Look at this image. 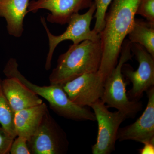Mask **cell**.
<instances>
[{
	"label": "cell",
	"mask_w": 154,
	"mask_h": 154,
	"mask_svg": "<svg viewBox=\"0 0 154 154\" xmlns=\"http://www.w3.org/2000/svg\"><path fill=\"white\" fill-rule=\"evenodd\" d=\"M141 0H113L99 33L102 57L99 71L105 80L116 66L122 43L134 24Z\"/></svg>",
	"instance_id": "cell-1"
},
{
	"label": "cell",
	"mask_w": 154,
	"mask_h": 154,
	"mask_svg": "<svg viewBox=\"0 0 154 154\" xmlns=\"http://www.w3.org/2000/svg\"><path fill=\"white\" fill-rule=\"evenodd\" d=\"M102 57L100 39L71 45L59 57L57 66L50 75V83L62 85L85 74L97 72Z\"/></svg>",
	"instance_id": "cell-2"
},
{
	"label": "cell",
	"mask_w": 154,
	"mask_h": 154,
	"mask_svg": "<svg viewBox=\"0 0 154 154\" xmlns=\"http://www.w3.org/2000/svg\"><path fill=\"white\" fill-rule=\"evenodd\" d=\"M18 67L17 60L10 59L3 70L4 74L7 78H17L35 94L45 99L51 109L58 115L75 121H96L94 112L71 101L61 85L50 84L49 86H40L33 84L22 75Z\"/></svg>",
	"instance_id": "cell-3"
},
{
	"label": "cell",
	"mask_w": 154,
	"mask_h": 154,
	"mask_svg": "<svg viewBox=\"0 0 154 154\" xmlns=\"http://www.w3.org/2000/svg\"><path fill=\"white\" fill-rule=\"evenodd\" d=\"M131 52V42L124 40L118 63L104 82V92L101 99L108 108H115L126 116L127 118L134 119L142 110V103L130 100L127 94V82L122 72V66L132 58Z\"/></svg>",
	"instance_id": "cell-4"
},
{
	"label": "cell",
	"mask_w": 154,
	"mask_h": 154,
	"mask_svg": "<svg viewBox=\"0 0 154 154\" xmlns=\"http://www.w3.org/2000/svg\"><path fill=\"white\" fill-rule=\"evenodd\" d=\"M96 5L93 1L88 11L85 14H74L70 19L66 30L62 34L55 36L51 33L48 28L45 19L41 17V22L47 33L49 49L45 63V69L48 70L51 67V60L58 45L65 40H71L73 44H78L85 40L97 41L100 39V35L94 30H91V21L96 11Z\"/></svg>",
	"instance_id": "cell-5"
},
{
	"label": "cell",
	"mask_w": 154,
	"mask_h": 154,
	"mask_svg": "<svg viewBox=\"0 0 154 154\" xmlns=\"http://www.w3.org/2000/svg\"><path fill=\"white\" fill-rule=\"evenodd\" d=\"M27 143L30 154H65L69 146L66 133L48 110Z\"/></svg>",
	"instance_id": "cell-6"
},
{
	"label": "cell",
	"mask_w": 154,
	"mask_h": 154,
	"mask_svg": "<svg viewBox=\"0 0 154 154\" xmlns=\"http://www.w3.org/2000/svg\"><path fill=\"white\" fill-rule=\"evenodd\" d=\"M95 114L98 131L96 143L92 146L93 154H110L115 151L117 135L120 125L126 116L117 110L111 112L101 99L90 106Z\"/></svg>",
	"instance_id": "cell-7"
},
{
	"label": "cell",
	"mask_w": 154,
	"mask_h": 154,
	"mask_svg": "<svg viewBox=\"0 0 154 154\" xmlns=\"http://www.w3.org/2000/svg\"><path fill=\"white\" fill-rule=\"evenodd\" d=\"M131 51L138 62V67L134 71L131 65L125 63L122 72L132 84V88L127 93L128 98L131 101H139L144 93L154 86V57L137 43H131Z\"/></svg>",
	"instance_id": "cell-8"
},
{
	"label": "cell",
	"mask_w": 154,
	"mask_h": 154,
	"mask_svg": "<svg viewBox=\"0 0 154 154\" xmlns=\"http://www.w3.org/2000/svg\"><path fill=\"white\" fill-rule=\"evenodd\" d=\"M105 80L99 71L80 75L62 87L71 101L82 107H90L101 99Z\"/></svg>",
	"instance_id": "cell-9"
},
{
	"label": "cell",
	"mask_w": 154,
	"mask_h": 154,
	"mask_svg": "<svg viewBox=\"0 0 154 154\" xmlns=\"http://www.w3.org/2000/svg\"><path fill=\"white\" fill-rule=\"evenodd\" d=\"M93 2L92 0H32L29 2L28 13H36L45 9L50 12L46 18L48 22L64 25L80 10L89 8Z\"/></svg>",
	"instance_id": "cell-10"
},
{
	"label": "cell",
	"mask_w": 154,
	"mask_h": 154,
	"mask_svg": "<svg viewBox=\"0 0 154 154\" xmlns=\"http://www.w3.org/2000/svg\"><path fill=\"white\" fill-rule=\"evenodd\" d=\"M146 93L148 102L143 113L134 123L119 128L117 140H133L143 143L154 139V86Z\"/></svg>",
	"instance_id": "cell-11"
},
{
	"label": "cell",
	"mask_w": 154,
	"mask_h": 154,
	"mask_svg": "<svg viewBox=\"0 0 154 154\" xmlns=\"http://www.w3.org/2000/svg\"><path fill=\"white\" fill-rule=\"evenodd\" d=\"M3 91L14 112L37 106L42 100L17 78L8 77L2 80Z\"/></svg>",
	"instance_id": "cell-12"
},
{
	"label": "cell",
	"mask_w": 154,
	"mask_h": 154,
	"mask_svg": "<svg viewBox=\"0 0 154 154\" xmlns=\"http://www.w3.org/2000/svg\"><path fill=\"white\" fill-rule=\"evenodd\" d=\"M29 4V0H0V17L5 19L7 30L11 36H22Z\"/></svg>",
	"instance_id": "cell-13"
},
{
	"label": "cell",
	"mask_w": 154,
	"mask_h": 154,
	"mask_svg": "<svg viewBox=\"0 0 154 154\" xmlns=\"http://www.w3.org/2000/svg\"><path fill=\"white\" fill-rule=\"evenodd\" d=\"M48 110L47 105L43 102L35 107L16 112L14 124L17 136L29 140L38 129Z\"/></svg>",
	"instance_id": "cell-14"
},
{
	"label": "cell",
	"mask_w": 154,
	"mask_h": 154,
	"mask_svg": "<svg viewBox=\"0 0 154 154\" xmlns=\"http://www.w3.org/2000/svg\"><path fill=\"white\" fill-rule=\"evenodd\" d=\"M128 35L131 43L143 46L154 57V23L143 19H135Z\"/></svg>",
	"instance_id": "cell-15"
},
{
	"label": "cell",
	"mask_w": 154,
	"mask_h": 154,
	"mask_svg": "<svg viewBox=\"0 0 154 154\" xmlns=\"http://www.w3.org/2000/svg\"><path fill=\"white\" fill-rule=\"evenodd\" d=\"M0 78V124L14 138L17 137L14 124L15 112L3 91Z\"/></svg>",
	"instance_id": "cell-16"
},
{
	"label": "cell",
	"mask_w": 154,
	"mask_h": 154,
	"mask_svg": "<svg viewBox=\"0 0 154 154\" xmlns=\"http://www.w3.org/2000/svg\"><path fill=\"white\" fill-rule=\"evenodd\" d=\"M113 0H94L96 5V23L94 30L96 33H99L102 31L105 25V15L109 5Z\"/></svg>",
	"instance_id": "cell-17"
},
{
	"label": "cell",
	"mask_w": 154,
	"mask_h": 154,
	"mask_svg": "<svg viewBox=\"0 0 154 154\" xmlns=\"http://www.w3.org/2000/svg\"><path fill=\"white\" fill-rule=\"evenodd\" d=\"M136 14L142 16L149 22L154 23V0H141Z\"/></svg>",
	"instance_id": "cell-18"
},
{
	"label": "cell",
	"mask_w": 154,
	"mask_h": 154,
	"mask_svg": "<svg viewBox=\"0 0 154 154\" xmlns=\"http://www.w3.org/2000/svg\"><path fill=\"white\" fill-rule=\"evenodd\" d=\"M15 138L2 127H0V154H10Z\"/></svg>",
	"instance_id": "cell-19"
},
{
	"label": "cell",
	"mask_w": 154,
	"mask_h": 154,
	"mask_svg": "<svg viewBox=\"0 0 154 154\" xmlns=\"http://www.w3.org/2000/svg\"><path fill=\"white\" fill-rule=\"evenodd\" d=\"M14 139L11 145L10 153L11 154H30L28 146V140L22 137L17 136Z\"/></svg>",
	"instance_id": "cell-20"
},
{
	"label": "cell",
	"mask_w": 154,
	"mask_h": 154,
	"mask_svg": "<svg viewBox=\"0 0 154 154\" xmlns=\"http://www.w3.org/2000/svg\"><path fill=\"white\" fill-rule=\"evenodd\" d=\"M143 147L139 149V153L140 154H154V139L145 142L143 143Z\"/></svg>",
	"instance_id": "cell-21"
}]
</instances>
